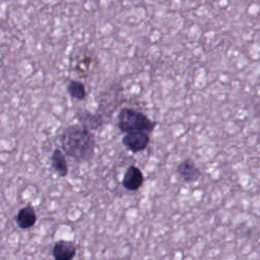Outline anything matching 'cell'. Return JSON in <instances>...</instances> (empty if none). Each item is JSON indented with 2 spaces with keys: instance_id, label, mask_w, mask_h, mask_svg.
<instances>
[{
  "instance_id": "6da1fadb",
  "label": "cell",
  "mask_w": 260,
  "mask_h": 260,
  "mask_svg": "<svg viewBox=\"0 0 260 260\" xmlns=\"http://www.w3.org/2000/svg\"><path fill=\"white\" fill-rule=\"evenodd\" d=\"M61 145L67 155L77 161H85L93 155L95 141L86 127L74 125L63 132Z\"/></svg>"
},
{
  "instance_id": "7a4b0ae2",
  "label": "cell",
  "mask_w": 260,
  "mask_h": 260,
  "mask_svg": "<svg viewBox=\"0 0 260 260\" xmlns=\"http://www.w3.org/2000/svg\"><path fill=\"white\" fill-rule=\"evenodd\" d=\"M155 126V123L151 121L141 112L135 111L130 108H123L118 114V127L124 132L132 131H145L151 132Z\"/></svg>"
},
{
  "instance_id": "3957f363",
  "label": "cell",
  "mask_w": 260,
  "mask_h": 260,
  "mask_svg": "<svg viewBox=\"0 0 260 260\" xmlns=\"http://www.w3.org/2000/svg\"><path fill=\"white\" fill-rule=\"evenodd\" d=\"M122 143L132 152L144 150L149 143V133L145 131H132L124 135Z\"/></svg>"
},
{
  "instance_id": "277c9868",
  "label": "cell",
  "mask_w": 260,
  "mask_h": 260,
  "mask_svg": "<svg viewBox=\"0 0 260 260\" xmlns=\"http://www.w3.org/2000/svg\"><path fill=\"white\" fill-rule=\"evenodd\" d=\"M143 182L144 176L140 169L135 166H130L123 176L122 185L126 190L136 191L142 186Z\"/></svg>"
},
{
  "instance_id": "5b68a950",
  "label": "cell",
  "mask_w": 260,
  "mask_h": 260,
  "mask_svg": "<svg viewBox=\"0 0 260 260\" xmlns=\"http://www.w3.org/2000/svg\"><path fill=\"white\" fill-rule=\"evenodd\" d=\"M177 172L179 176L187 183L196 182L201 176L200 170L191 159H185L181 161L177 168Z\"/></svg>"
},
{
  "instance_id": "8992f818",
  "label": "cell",
  "mask_w": 260,
  "mask_h": 260,
  "mask_svg": "<svg viewBox=\"0 0 260 260\" xmlns=\"http://www.w3.org/2000/svg\"><path fill=\"white\" fill-rule=\"evenodd\" d=\"M76 247L70 241H58L53 248V256L57 260H70L75 256Z\"/></svg>"
},
{
  "instance_id": "52a82bcc",
  "label": "cell",
  "mask_w": 260,
  "mask_h": 260,
  "mask_svg": "<svg viewBox=\"0 0 260 260\" xmlns=\"http://www.w3.org/2000/svg\"><path fill=\"white\" fill-rule=\"evenodd\" d=\"M15 220L20 229L26 230L31 228L37 221V214L35 212V209L31 206L22 207L18 211Z\"/></svg>"
},
{
  "instance_id": "ba28073f",
  "label": "cell",
  "mask_w": 260,
  "mask_h": 260,
  "mask_svg": "<svg viewBox=\"0 0 260 260\" xmlns=\"http://www.w3.org/2000/svg\"><path fill=\"white\" fill-rule=\"evenodd\" d=\"M51 160H52V167L61 177H64L67 175V171H68L67 162L64 154L60 149H55L53 151Z\"/></svg>"
},
{
  "instance_id": "9c48e42d",
  "label": "cell",
  "mask_w": 260,
  "mask_h": 260,
  "mask_svg": "<svg viewBox=\"0 0 260 260\" xmlns=\"http://www.w3.org/2000/svg\"><path fill=\"white\" fill-rule=\"evenodd\" d=\"M68 92L72 98L76 100H82L86 94L84 85L81 82H78L75 80L70 81V83L68 84Z\"/></svg>"
}]
</instances>
